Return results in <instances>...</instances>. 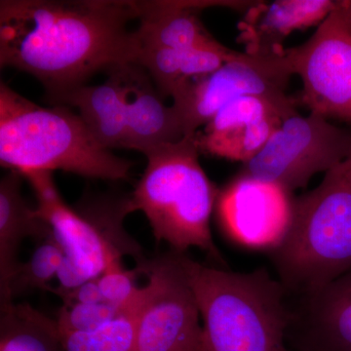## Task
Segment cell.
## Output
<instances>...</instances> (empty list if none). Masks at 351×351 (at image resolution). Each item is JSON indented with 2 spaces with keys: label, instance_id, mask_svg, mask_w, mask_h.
<instances>
[{
  "label": "cell",
  "instance_id": "obj_1",
  "mask_svg": "<svg viewBox=\"0 0 351 351\" xmlns=\"http://www.w3.org/2000/svg\"><path fill=\"white\" fill-rule=\"evenodd\" d=\"M138 17L136 1L1 0L0 64L36 77L53 104L98 71L136 64L127 25Z\"/></svg>",
  "mask_w": 351,
  "mask_h": 351
},
{
  "label": "cell",
  "instance_id": "obj_2",
  "mask_svg": "<svg viewBox=\"0 0 351 351\" xmlns=\"http://www.w3.org/2000/svg\"><path fill=\"white\" fill-rule=\"evenodd\" d=\"M202 324V351H289L287 291L265 269L235 272L179 253Z\"/></svg>",
  "mask_w": 351,
  "mask_h": 351
},
{
  "label": "cell",
  "instance_id": "obj_3",
  "mask_svg": "<svg viewBox=\"0 0 351 351\" xmlns=\"http://www.w3.org/2000/svg\"><path fill=\"white\" fill-rule=\"evenodd\" d=\"M0 163L18 171L62 170L106 181L129 179L133 163L98 142L77 112L40 107L0 83Z\"/></svg>",
  "mask_w": 351,
  "mask_h": 351
},
{
  "label": "cell",
  "instance_id": "obj_4",
  "mask_svg": "<svg viewBox=\"0 0 351 351\" xmlns=\"http://www.w3.org/2000/svg\"><path fill=\"white\" fill-rule=\"evenodd\" d=\"M270 258L287 293L300 297L351 270V157L294 198L288 232Z\"/></svg>",
  "mask_w": 351,
  "mask_h": 351
},
{
  "label": "cell",
  "instance_id": "obj_5",
  "mask_svg": "<svg viewBox=\"0 0 351 351\" xmlns=\"http://www.w3.org/2000/svg\"><path fill=\"white\" fill-rule=\"evenodd\" d=\"M199 154L195 135L143 152L147 167L132 204L145 215L157 241L181 254L195 247L226 265L210 228L219 191L200 165Z\"/></svg>",
  "mask_w": 351,
  "mask_h": 351
},
{
  "label": "cell",
  "instance_id": "obj_6",
  "mask_svg": "<svg viewBox=\"0 0 351 351\" xmlns=\"http://www.w3.org/2000/svg\"><path fill=\"white\" fill-rule=\"evenodd\" d=\"M38 199L39 215L49 223L64 258L85 281L103 276L130 256L137 265L147 260L142 247L123 226L135 212L131 195L84 196L75 207L64 202L49 171L24 173Z\"/></svg>",
  "mask_w": 351,
  "mask_h": 351
},
{
  "label": "cell",
  "instance_id": "obj_7",
  "mask_svg": "<svg viewBox=\"0 0 351 351\" xmlns=\"http://www.w3.org/2000/svg\"><path fill=\"white\" fill-rule=\"evenodd\" d=\"M351 157V129L326 117L299 112L283 120L239 175L274 182L289 193L304 189L314 176L329 172Z\"/></svg>",
  "mask_w": 351,
  "mask_h": 351
},
{
  "label": "cell",
  "instance_id": "obj_8",
  "mask_svg": "<svg viewBox=\"0 0 351 351\" xmlns=\"http://www.w3.org/2000/svg\"><path fill=\"white\" fill-rule=\"evenodd\" d=\"M292 75L284 52L269 56L239 52L212 75L182 84L172 97V106L184 136L195 135L221 108L242 97L295 103L297 100L286 94Z\"/></svg>",
  "mask_w": 351,
  "mask_h": 351
},
{
  "label": "cell",
  "instance_id": "obj_9",
  "mask_svg": "<svg viewBox=\"0 0 351 351\" xmlns=\"http://www.w3.org/2000/svg\"><path fill=\"white\" fill-rule=\"evenodd\" d=\"M284 55L301 77L302 103L311 112L351 125V21L343 0L308 40Z\"/></svg>",
  "mask_w": 351,
  "mask_h": 351
},
{
  "label": "cell",
  "instance_id": "obj_10",
  "mask_svg": "<svg viewBox=\"0 0 351 351\" xmlns=\"http://www.w3.org/2000/svg\"><path fill=\"white\" fill-rule=\"evenodd\" d=\"M147 276L135 351H202L199 309L179 253L137 265Z\"/></svg>",
  "mask_w": 351,
  "mask_h": 351
},
{
  "label": "cell",
  "instance_id": "obj_11",
  "mask_svg": "<svg viewBox=\"0 0 351 351\" xmlns=\"http://www.w3.org/2000/svg\"><path fill=\"white\" fill-rule=\"evenodd\" d=\"M294 198L278 184L239 174L219 193V225L241 246L272 251L288 232Z\"/></svg>",
  "mask_w": 351,
  "mask_h": 351
},
{
  "label": "cell",
  "instance_id": "obj_12",
  "mask_svg": "<svg viewBox=\"0 0 351 351\" xmlns=\"http://www.w3.org/2000/svg\"><path fill=\"white\" fill-rule=\"evenodd\" d=\"M298 101L278 103L262 97H242L225 106L195 134L200 152L248 162L262 151L284 119L298 113Z\"/></svg>",
  "mask_w": 351,
  "mask_h": 351
},
{
  "label": "cell",
  "instance_id": "obj_13",
  "mask_svg": "<svg viewBox=\"0 0 351 351\" xmlns=\"http://www.w3.org/2000/svg\"><path fill=\"white\" fill-rule=\"evenodd\" d=\"M289 351H351V270L291 309Z\"/></svg>",
  "mask_w": 351,
  "mask_h": 351
},
{
  "label": "cell",
  "instance_id": "obj_14",
  "mask_svg": "<svg viewBox=\"0 0 351 351\" xmlns=\"http://www.w3.org/2000/svg\"><path fill=\"white\" fill-rule=\"evenodd\" d=\"M140 22L135 32L142 46L176 50L213 46L219 43L201 22L202 9L211 6L246 9L251 1H136Z\"/></svg>",
  "mask_w": 351,
  "mask_h": 351
},
{
  "label": "cell",
  "instance_id": "obj_15",
  "mask_svg": "<svg viewBox=\"0 0 351 351\" xmlns=\"http://www.w3.org/2000/svg\"><path fill=\"white\" fill-rule=\"evenodd\" d=\"M129 149L144 152L184 137L177 110L168 107L147 71L138 64H122Z\"/></svg>",
  "mask_w": 351,
  "mask_h": 351
},
{
  "label": "cell",
  "instance_id": "obj_16",
  "mask_svg": "<svg viewBox=\"0 0 351 351\" xmlns=\"http://www.w3.org/2000/svg\"><path fill=\"white\" fill-rule=\"evenodd\" d=\"M338 5V0L256 1L239 25L240 41L251 54H280L292 32L319 25Z\"/></svg>",
  "mask_w": 351,
  "mask_h": 351
},
{
  "label": "cell",
  "instance_id": "obj_17",
  "mask_svg": "<svg viewBox=\"0 0 351 351\" xmlns=\"http://www.w3.org/2000/svg\"><path fill=\"white\" fill-rule=\"evenodd\" d=\"M122 64L108 71L99 85H83L58 98L54 106L75 108L95 138L106 149H129Z\"/></svg>",
  "mask_w": 351,
  "mask_h": 351
},
{
  "label": "cell",
  "instance_id": "obj_18",
  "mask_svg": "<svg viewBox=\"0 0 351 351\" xmlns=\"http://www.w3.org/2000/svg\"><path fill=\"white\" fill-rule=\"evenodd\" d=\"M24 176L9 171L0 182V304L7 299L9 283L21 263L18 253L27 237L36 243L53 234L49 223L29 206L22 193Z\"/></svg>",
  "mask_w": 351,
  "mask_h": 351
},
{
  "label": "cell",
  "instance_id": "obj_19",
  "mask_svg": "<svg viewBox=\"0 0 351 351\" xmlns=\"http://www.w3.org/2000/svg\"><path fill=\"white\" fill-rule=\"evenodd\" d=\"M0 309V351H66L56 320L27 304Z\"/></svg>",
  "mask_w": 351,
  "mask_h": 351
},
{
  "label": "cell",
  "instance_id": "obj_20",
  "mask_svg": "<svg viewBox=\"0 0 351 351\" xmlns=\"http://www.w3.org/2000/svg\"><path fill=\"white\" fill-rule=\"evenodd\" d=\"M64 258L62 247L54 235L38 242L27 263H21L9 283L7 299L0 306L13 302L15 298L36 290L49 291V282L56 278Z\"/></svg>",
  "mask_w": 351,
  "mask_h": 351
},
{
  "label": "cell",
  "instance_id": "obj_21",
  "mask_svg": "<svg viewBox=\"0 0 351 351\" xmlns=\"http://www.w3.org/2000/svg\"><path fill=\"white\" fill-rule=\"evenodd\" d=\"M140 311L122 314L92 331L60 332L64 350L135 351Z\"/></svg>",
  "mask_w": 351,
  "mask_h": 351
},
{
  "label": "cell",
  "instance_id": "obj_22",
  "mask_svg": "<svg viewBox=\"0 0 351 351\" xmlns=\"http://www.w3.org/2000/svg\"><path fill=\"white\" fill-rule=\"evenodd\" d=\"M142 274L138 267L129 270L119 265L98 277L97 282L107 304L117 307L123 313H133L140 311L147 295L145 286L137 285L138 277Z\"/></svg>",
  "mask_w": 351,
  "mask_h": 351
},
{
  "label": "cell",
  "instance_id": "obj_23",
  "mask_svg": "<svg viewBox=\"0 0 351 351\" xmlns=\"http://www.w3.org/2000/svg\"><path fill=\"white\" fill-rule=\"evenodd\" d=\"M138 46L140 49L136 64L147 71L164 100L167 97L174 96L182 85L181 50L140 44Z\"/></svg>",
  "mask_w": 351,
  "mask_h": 351
},
{
  "label": "cell",
  "instance_id": "obj_24",
  "mask_svg": "<svg viewBox=\"0 0 351 351\" xmlns=\"http://www.w3.org/2000/svg\"><path fill=\"white\" fill-rule=\"evenodd\" d=\"M122 314L117 307L101 304H64L59 311L56 320L60 332H86L107 324Z\"/></svg>",
  "mask_w": 351,
  "mask_h": 351
},
{
  "label": "cell",
  "instance_id": "obj_25",
  "mask_svg": "<svg viewBox=\"0 0 351 351\" xmlns=\"http://www.w3.org/2000/svg\"><path fill=\"white\" fill-rule=\"evenodd\" d=\"M64 304H101L106 302L101 295L100 288H99L98 282L96 279L87 281L82 284L75 290L71 291L69 294L62 298Z\"/></svg>",
  "mask_w": 351,
  "mask_h": 351
},
{
  "label": "cell",
  "instance_id": "obj_26",
  "mask_svg": "<svg viewBox=\"0 0 351 351\" xmlns=\"http://www.w3.org/2000/svg\"><path fill=\"white\" fill-rule=\"evenodd\" d=\"M343 6H345L346 12L348 14V17L351 21V0H343Z\"/></svg>",
  "mask_w": 351,
  "mask_h": 351
}]
</instances>
